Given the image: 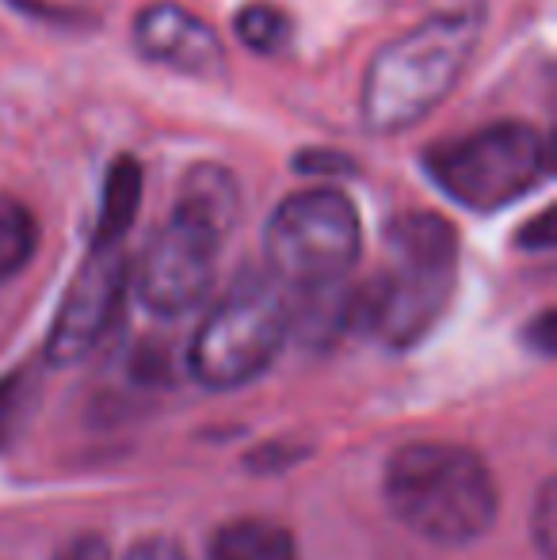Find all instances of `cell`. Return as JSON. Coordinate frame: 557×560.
Returning a JSON list of instances; mask_svg holds the SVG:
<instances>
[{"label":"cell","mask_w":557,"mask_h":560,"mask_svg":"<svg viewBox=\"0 0 557 560\" xmlns=\"http://www.w3.org/2000/svg\"><path fill=\"white\" fill-rule=\"evenodd\" d=\"M123 560H187V557H184V549H179L172 538H156V534H153V538L135 541Z\"/></svg>","instance_id":"cell-18"},{"label":"cell","mask_w":557,"mask_h":560,"mask_svg":"<svg viewBox=\"0 0 557 560\" xmlns=\"http://www.w3.org/2000/svg\"><path fill=\"white\" fill-rule=\"evenodd\" d=\"M38 248V222L20 199L0 195V287L31 264Z\"/></svg>","instance_id":"cell-13"},{"label":"cell","mask_w":557,"mask_h":560,"mask_svg":"<svg viewBox=\"0 0 557 560\" xmlns=\"http://www.w3.org/2000/svg\"><path fill=\"white\" fill-rule=\"evenodd\" d=\"M233 31H237L245 50L264 54V58L279 54L290 43V20L268 0H253V4L241 8L237 20H233Z\"/></svg>","instance_id":"cell-14"},{"label":"cell","mask_w":557,"mask_h":560,"mask_svg":"<svg viewBox=\"0 0 557 560\" xmlns=\"http://www.w3.org/2000/svg\"><path fill=\"white\" fill-rule=\"evenodd\" d=\"M172 214L210 229V233H218L225 241L241 218L237 176H233L230 168H222V164H195L184 176V184H179Z\"/></svg>","instance_id":"cell-10"},{"label":"cell","mask_w":557,"mask_h":560,"mask_svg":"<svg viewBox=\"0 0 557 560\" xmlns=\"http://www.w3.org/2000/svg\"><path fill=\"white\" fill-rule=\"evenodd\" d=\"M481 38V20L443 12L397 35L371 58L363 77V122L371 133H402L423 122L466 73Z\"/></svg>","instance_id":"cell-3"},{"label":"cell","mask_w":557,"mask_h":560,"mask_svg":"<svg viewBox=\"0 0 557 560\" xmlns=\"http://www.w3.org/2000/svg\"><path fill=\"white\" fill-rule=\"evenodd\" d=\"M127 294L130 259L123 244L92 248L58 305V317H54L50 336H46V362L50 366H73V362L89 359L119 325Z\"/></svg>","instance_id":"cell-8"},{"label":"cell","mask_w":557,"mask_h":560,"mask_svg":"<svg viewBox=\"0 0 557 560\" xmlns=\"http://www.w3.org/2000/svg\"><path fill=\"white\" fill-rule=\"evenodd\" d=\"M210 560H298L294 534L276 518H230L210 538Z\"/></svg>","instance_id":"cell-11"},{"label":"cell","mask_w":557,"mask_h":560,"mask_svg":"<svg viewBox=\"0 0 557 560\" xmlns=\"http://www.w3.org/2000/svg\"><path fill=\"white\" fill-rule=\"evenodd\" d=\"M363 252V222L336 187H305L282 199L264 233L268 275L282 290L321 294L344 287Z\"/></svg>","instance_id":"cell-6"},{"label":"cell","mask_w":557,"mask_h":560,"mask_svg":"<svg viewBox=\"0 0 557 560\" xmlns=\"http://www.w3.org/2000/svg\"><path fill=\"white\" fill-rule=\"evenodd\" d=\"M38 405V382L31 370H15V374L0 377V450L12 443L23 431L27 416Z\"/></svg>","instance_id":"cell-15"},{"label":"cell","mask_w":557,"mask_h":560,"mask_svg":"<svg viewBox=\"0 0 557 560\" xmlns=\"http://www.w3.org/2000/svg\"><path fill=\"white\" fill-rule=\"evenodd\" d=\"M535 546L546 560H554L557 553V495H554V480H546L543 492L535 500Z\"/></svg>","instance_id":"cell-16"},{"label":"cell","mask_w":557,"mask_h":560,"mask_svg":"<svg viewBox=\"0 0 557 560\" xmlns=\"http://www.w3.org/2000/svg\"><path fill=\"white\" fill-rule=\"evenodd\" d=\"M459 279V233L443 214L413 210L386 229V264L348 290V332L386 347L420 343L443 317Z\"/></svg>","instance_id":"cell-1"},{"label":"cell","mask_w":557,"mask_h":560,"mask_svg":"<svg viewBox=\"0 0 557 560\" xmlns=\"http://www.w3.org/2000/svg\"><path fill=\"white\" fill-rule=\"evenodd\" d=\"M287 336V290L268 271H241L202 317L187 347V370L202 389H241L268 374Z\"/></svg>","instance_id":"cell-4"},{"label":"cell","mask_w":557,"mask_h":560,"mask_svg":"<svg viewBox=\"0 0 557 560\" xmlns=\"http://www.w3.org/2000/svg\"><path fill=\"white\" fill-rule=\"evenodd\" d=\"M58 560H112V549H107V541L96 538V534H81V538H73L61 549Z\"/></svg>","instance_id":"cell-20"},{"label":"cell","mask_w":557,"mask_h":560,"mask_svg":"<svg viewBox=\"0 0 557 560\" xmlns=\"http://www.w3.org/2000/svg\"><path fill=\"white\" fill-rule=\"evenodd\" d=\"M382 492L405 530L443 549L474 546L492 530L500 511L497 480L485 457L459 443H409L394 450Z\"/></svg>","instance_id":"cell-2"},{"label":"cell","mask_w":557,"mask_h":560,"mask_svg":"<svg viewBox=\"0 0 557 560\" xmlns=\"http://www.w3.org/2000/svg\"><path fill=\"white\" fill-rule=\"evenodd\" d=\"M520 244L527 252H550L554 248V210H543L527 229L520 233Z\"/></svg>","instance_id":"cell-19"},{"label":"cell","mask_w":557,"mask_h":560,"mask_svg":"<svg viewBox=\"0 0 557 560\" xmlns=\"http://www.w3.org/2000/svg\"><path fill=\"white\" fill-rule=\"evenodd\" d=\"M423 172L451 202L492 214L546 184L550 145L527 122H489L428 149Z\"/></svg>","instance_id":"cell-5"},{"label":"cell","mask_w":557,"mask_h":560,"mask_svg":"<svg viewBox=\"0 0 557 560\" xmlns=\"http://www.w3.org/2000/svg\"><path fill=\"white\" fill-rule=\"evenodd\" d=\"M222 236L210 229L172 214L141 248L130 267V287L138 302L156 317H184L210 294L218 279V252Z\"/></svg>","instance_id":"cell-7"},{"label":"cell","mask_w":557,"mask_h":560,"mask_svg":"<svg viewBox=\"0 0 557 560\" xmlns=\"http://www.w3.org/2000/svg\"><path fill=\"white\" fill-rule=\"evenodd\" d=\"M527 343L535 347V351H543V354H550L554 351V310H546V313H538V320L527 328Z\"/></svg>","instance_id":"cell-21"},{"label":"cell","mask_w":557,"mask_h":560,"mask_svg":"<svg viewBox=\"0 0 557 560\" xmlns=\"http://www.w3.org/2000/svg\"><path fill=\"white\" fill-rule=\"evenodd\" d=\"M135 46L146 61L172 69V73L195 77V81H222L225 77L222 38L207 20L172 0L141 8L135 20Z\"/></svg>","instance_id":"cell-9"},{"label":"cell","mask_w":557,"mask_h":560,"mask_svg":"<svg viewBox=\"0 0 557 560\" xmlns=\"http://www.w3.org/2000/svg\"><path fill=\"white\" fill-rule=\"evenodd\" d=\"M298 172H310V176H344V172H356V164L344 153H328V149H310V153L294 156Z\"/></svg>","instance_id":"cell-17"},{"label":"cell","mask_w":557,"mask_h":560,"mask_svg":"<svg viewBox=\"0 0 557 560\" xmlns=\"http://www.w3.org/2000/svg\"><path fill=\"white\" fill-rule=\"evenodd\" d=\"M141 207V164L138 156L123 153L112 161L104 179V195H100V218L92 229V248H115L123 236L130 233Z\"/></svg>","instance_id":"cell-12"}]
</instances>
